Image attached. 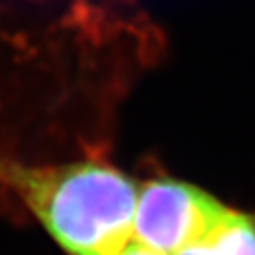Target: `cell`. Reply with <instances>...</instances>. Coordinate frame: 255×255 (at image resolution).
Returning a JSON list of instances; mask_svg holds the SVG:
<instances>
[{
	"label": "cell",
	"instance_id": "cell-1",
	"mask_svg": "<svg viewBox=\"0 0 255 255\" xmlns=\"http://www.w3.org/2000/svg\"><path fill=\"white\" fill-rule=\"evenodd\" d=\"M0 179L68 255H121L135 239L138 186L101 159L46 167L0 159Z\"/></svg>",
	"mask_w": 255,
	"mask_h": 255
},
{
	"label": "cell",
	"instance_id": "cell-2",
	"mask_svg": "<svg viewBox=\"0 0 255 255\" xmlns=\"http://www.w3.org/2000/svg\"><path fill=\"white\" fill-rule=\"evenodd\" d=\"M229 211L213 195L183 181H147L138 188L135 241L165 255H177L206 238Z\"/></svg>",
	"mask_w": 255,
	"mask_h": 255
},
{
	"label": "cell",
	"instance_id": "cell-3",
	"mask_svg": "<svg viewBox=\"0 0 255 255\" xmlns=\"http://www.w3.org/2000/svg\"><path fill=\"white\" fill-rule=\"evenodd\" d=\"M177 255H255V216L229 211L206 238Z\"/></svg>",
	"mask_w": 255,
	"mask_h": 255
},
{
	"label": "cell",
	"instance_id": "cell-4",
	"mask_svg": "<svg viewBox=\"0 0 255 255\" xmlns=\"http://www.w3.org/2000/svg\"><path fill=\"white\" fill-rule=\"evenodd\" d=\"M121 255H165V254L152 250V248L145 247V245L138 243V241H135V239H133L131 243L128 245V248Z\"/></svg>",
	"mask_w": 255,
	"mask_h": 255
}]
</instances>
